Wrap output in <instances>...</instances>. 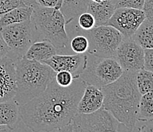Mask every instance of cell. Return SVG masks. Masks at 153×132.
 <instances>
[{
	"mask_svg": "<svg viewBox=\"0 0 153 132\" xmlns=\"http://www.w3.org/2000/svg\"><path fill=\"white\" fill-rule=\"evenodd\" d=\"M145 0H117L115 9L117 8H130L143 10Z\"/></svg>",
	"mask_w": 153,
	"mask_h": 132,
	"instance_id": "obj_26",
	"label": "cell"
},
{
	"mask_svg": "<svg viewBox=\"0 0 153 132\" xmlns=\"http://www.w3.org/2000/svg\"><path fill=\"white\" fill-rule=\"evenodd\" d=\"M91 1H93V2H102L104 0H91Z\"/></svg>",
	"mask_w": 153,
	"mask_h": 132,
	"instance_id": "obj_32",
	"label": "cell"
},
{
	"mask_svg": "<svg viewBox=\"0 0 153 132\" xmlns=\"http://www.w3.org/2000/svg\"><path fill=\"white\" fill-rule=\"evenodd\" d=\"M136 81L141 95L153 92V72L143 69L136 72Z\"/></svg>",
	"mask_w": 153,
	"mask_h": 132,
	"instance_id": "obj_21",
	"label": "cell"
},
{
	"mask_svg": "<svg viewBox=\"0 0 153 132\" xmlns=\"http://www.w3.org/2000/svg\"><path fill=\"white\" fill-rule=\"evenodd\" d=\"M146 19V14L141 9L117 8L105 25L119 31L123 38H128L133 37Z\"/></svg>",
	"mask_w": 153,
	"mask_h": 132,
	"instance_id": "obj_9",
	"label": "cell"
},
{
	"mask_svg": "<svg viewBox=\"0 0 153 132\" xmlns=\"http://www.w3.org/2000/svg\"><path fill=\"white\" fill-rule=\"evenodd\" d=\"M85 87L80 78L67 87H59L54 79L42 93L21 105V121L32 131H59L77 113Z\"/></svg>",
	"mask_w": 153,
	"mask_h": 132,
	"instance_id": "obj_1",
	"label": "cell"
},
{
	"mask_svg": "<svg viewBox=\"0 0 153 132\" xmlns=\"http://www.w3.org/2000/svg\"><path fill=\"white\" fill-rule=\"evenodd\" d=\"M56 54L57 50L50 41L41 40L33 43L24 57L30 60L44 63Z\"/></svg>",
	"mask_w": 153,
	"mask_h": 132,
	"instance_id": "obj_15",
	"label": "cell"
},
{
	"mask_svg": "<svg viewBox=\"0 0 153 132\" xmlns=\"http://www.w3.org/2000/svg\"><path fill=\"white\" fill-rule=\"evenodd\" d=\"M114 58L123 71L137 72L144 66V49L133 37L123 38L118 46Z\"/></svg>",
	"mask_w": 153,
	"mask_h": 132,
	"instance_id": "obj_10",
	"label": "cell"
},
{
	"mask_svg": "<svg viewBox=\"0 0 153 132\" xmlns=\"http://www.w3.org/2000/svg\"><path fill=\"white\" fill-rule=\"evenodd\" d=\"M104 95L101 89L86 84L83 94L78 104V113L88 114L95 112L103 106Z\"/></svg>",
	"mask_w": 153,
	"mask_h": 132,
	"instance_id": "obj_13",
	"label": "cell"
},
{
	"mask_svg": "<svg viewBox=\"0 0 153 132\" xmlns=\"http://www.w3.org/2000/svg\"><path fill=\"white\" fill-rule=\"evenodd\" d=\"M4 41L16 58L24 57L30 46L40 41L34 24L30 20L9 25L0 28Z\"/></svg>",
	"mask_w": 153,
	"mask_h": 132,
	"instance_id": "obj_8",
	"label": "cell"
},
{
	"mask_svg": "<svg viewBox=\"0 0 153 132\" xmlns=\"http://www.w3.org/2000/svg\"><path fill=\"white\" fill-rule=\"evenodd\" d=\"M88 40L83 34H77L72 39L69 40V48L75 54H85L88 49Z\"/></svg>",
	"mask_w": 153,
	"mask_h": 132,
	"instance_id": "obj_23",
	"label": "cell"
},
{
	"mask_svg": "<svg viewBox=\"0 0 153 132\" xmlns=\"http://www.w3.org/2000/svg\"><path fill=\"white\" fill-rule=\"evenodd\" d=\"M149 19L150 20H152L153 22V17H150V18H149Z\"/></svg>",
	"mask_w": 153,
	"mask_h": 132,
	"instance_id": "obj_33",
	"label": "cell"
},
{
	"mask_svg": "<svg viewBox=\"0 0 153 132\" xmlns=\"http://www.w3.org/2000/svg\"><path fill=\"white\" fill-rule=\"evenodd\" d=\"M38 5L48 8H55L56 9H60V0H36Z\"/></svg>",
	"mask_w": 153,
	"mask_h": 132,
	"instance_id": "obj_28",
	"label": "cell"
},
{
	"mask_svg": "<svg viewBox=\"0 0 153 132\" xmlns=\"http://www.w3.org/2000/svg\"><path fill=\"white\" fill-rule=\"evenodd\" d=\"M143 10L146 18L153 17V0H145Z\"/></svg>",
	"mask_w": 153,
	"mask_h": 132,
	"instance_id": "obj_30",
	"label": "cell"
},
{
	"mask_svg": "<svg viewBox=\"0 0 153 132\" xmlns=\"http://www.w3.org/2000/svg\"><path fill=\"white\" fill-rule=\"evenodd\" d=\"M74 77L72 73L66 70H60L56 72L55 76L56 83L59 85V87H67L70 86L74 81Z\"/></svg>",
	"mask_w": 153,
	"mask_h": 132,
	"instance_id": "obj_25",
	"label": "cell"
},
{
	"mask_svg": "<svg viewBox=\"0 0 153 132\" xmlns=\"http://www.w3.org/2000/svg\"><path fill=\"white\" fill-rule=\"evenodd\" d=\"M34 8L30 6H20L5 12L0 18V28L20 22L30 20Z\"/></svg>",
	"mask_w": 153,
	"mask_h": 132,
	"instance_id": "obj_18",
	"label": "cell"
},
{
	"mask_svg": "<svg viewBox=\"0 0 153 132\" xmlns=\"http://www.w3.org/2000/svg\"><path fill=\"white\" fill-rule=\"evenodd\" d=\"M133 39L143 49H153V22L146 18L143 22L135 34Z\"/></svg>",
	"mask_w": 153,
	"mask_h": 132,
	"instance_id": "obj_19",
	"label": "cell"
},
{
	"mask_svg": "<svg viewBox=\"0 0 153 132\" xmlns=\"http://www.w3.org/2000/svg\"><path fill=\"white\" fill-rule=\"evenodd\" d=\"M38 4L36 0H0V18L5 12L20 6L35 8Z\"/></svg>",
	"mask_w": 153,
	"mask_h": 132,
	"instance_id": "obj_22",
	"label": "cell"
},
{
	"mask_svg": "<svg viewBox=\"0 0 153 132\" xmlns=\"http://www.w3.org/2000/svg\"><path fill=\"white\" fill-rule=\"evenodd\" d=\"M90 0H60L59 11L66 19V24L73 22L82 12L87 11Z\"/></svg>",
	"mask_w": 153,
	"mask_h": 132,
	"instance_id": "obj_17",
	"label": "cell"
},
{
	"mask_svg": "<svg viewBox=\"0 0 153 132\" xmlns=\"http://www.w3.org/2000/svg\"><path fill=\"white\" fill-rule=\"evenodd\" d=\"M10 52V48L8 47L5 41H4L2 34L0 32V60L7 56Z\"/></svg>",
	"mask_w": 153,
	"mask_h": 132,
	"instance_id": "obj_29",
	"label": "cell"
},
{
	"mask_svg": "<svg viewBox=\"0 0 153 132\" xmlns=\"http://www.w3.org/2000/svg\"><path fill=\"white\" fill-rule=\"evenodd\" d=\"M145 69L153 72V49H144Z\"/></svg>",
	"mask_w": 153,
	"mask_h": 132,
	"instance_id": "obj_27",
	"label": "cell"
},
{
	"mask_svg": "<svg viewBox=\"0 0 153 132\" xmlns=\"http://www.w3.org/2000/svg\"><path fill=\"white\" fill-rule=\"evenodd\" d=\"M30 21L37 30L40 41H50L57 52L69 48V38L66 27L67 24L59 9L37 5L34 8Z\"/></svg>",
	"mask_w": 153,
	"mask_h": 132,
	"instance_id": "obj_4",
	"label": "cell"
},
{
	"mask_svg": "<svg viewBox=\"0 0 153 132\" xmlns=\"http://www.w3.org/2000/svg\"><path fill=\"white\" fill-rule=\"evenodd\" d=\"M108 1H109V2H112V3L114 4V5H115V4H116V2H117V0H108Z\"/></svg>",
	"mask_w": 153,
	"mask_h": 132,
	"instance_id": "obj_31",
	"label": "cell"
},
{
	"mask_svg": "<svg viewBox=\"0 0 153 132\" xmlns=\"http://www.w3.org/2000/svg\"><path fill=\"white\" fill-rule=\"evenodd\" d=\"M115 5L108 0L96 2L90 0L87 12H90L95 19V26L105 25L115 11Z\"/></svg>",
	"mask_w": 153,
	"mask_h": 132,
	"instance_id": "obj_16",
	"label": "cell"
},
{
	"mask_svg": "<svg viewBox=\"0 0 153 132\" xmlns=\"http://www.w3.org/2000/svg\"><path fill=\"white\" fill-rule=\"evenodd\" d=\"M76 34H83L88 40V54L98 57H115L117 49L123 37L119 31L111 25L95 26L91 30H82L77 25Z\"/></svg>",
	"mask_w": 153,
	"mask_h": 132,
	"instance_id": "obj_6",
	"label": "cell"
},
{
	"mask_svg": "<svg viewBox=\"0 0 153 132\" xmlns=\"http://www.w3.org/2000/svg\"><path fill=\"white\" fill-rule=\"evenodd\" d=\"M153 120V92L141 95L139 104L137 122H149Z\"/></svg>",
	"mask_w": 153,
	"mask_h": 132,
	"instance_id": "obj_20",
	"label": "cell"
},
{
	"mask_svg": "<svg viewBox=\"0 0 153 132\" xmlns=\"http://www.w3.org/2000/svg\"><path fill=\"white\" fill-rule=\"evenodd\" d=\"M136 72L123 71L116 81L101 88L103 107L130 131H133L138 120L142 95L136 85Z\"/></svg>",
	"mask_w": 153,
	"mask_h": 132,
	"instance_id": "obj_2",
	"label": "cell"
},
{
	"mask_svg": "<svg viewBox=\"0 0 153 132\" xmlns=\"http://www.w3.org/2000/svg\"><path fill=\"white\" fill-rule=\"evenodd\" d=\"M87 54H55L43 63L48 65L55 72L66 70L70 72L75 79L79 76L86 64Z\"/></svg>",
	"mask_w": 153,
	"mask_h": 132,
	"instance_id": "obj_12",
	"label": "cell"
},
{
	"mask_svg": "<svg viewBox=\"0 0 153 132\" xmlns=\"http://www.w3.org/2000/svg\"><path fill=\"white\" fill-rule=\"evenodd\" d=\"M15 60L10 52L0 60V102L12 99L16 93Z\"/></svg>",
	"mask_w": 153,
	"mask_h": 132,
	"instance_id": "obj_11",
	"label": "cell"
},
{
	"mask_svg": "<svg viewBox=\"0 0 153 132\" xmlns=\"http://www.w3.org/2000/svg\"><path fill=\"white\" fill-rule=\"evenodd\" d=\"M86 54L85 66L79 76L86 84L101 89L116 81L123 73V69L114 57H98Z\"/></svg>",
	"mask_w": 153,
	"mask_h": 132,
	"instance_id": "obj_5",
	"label": "cell"
},
{
	"mask_svg": "<svg viewBox=\"0 0 153 132\" xmlns=\"http://www.w3.org/2000/svg\"><path fill=\"white\" fill-rule=\"evenodd\" d=\"M19 104L12 99L0 102V128L5 131H12L17 128L21 121Z\"/></svg>",
	"mask_w": 153,
	"mask_h": 132,
	"instance_id": "obj_14",
	"label": "cell"
},
{
	"mask_svg": "<svg viewBox=\"0 0 153 132\" xmlns=\"http://www.w3.org/2000/svg\"><path fill=\"white\" fill-rule=\"evenodd\" d=\"M15 71L16 93L13 99L19 106L42 93L56 73L48 65L25 57L16 58Z\"/></svg>",
	"mask_w": 153,
	"mask_h": 132,
	"instance_id": "obj_3",
	"label": "cell"
},
{
	"mask_svg": "<svg viewBox=\"0 0 153 132\" xmlns=\"http://www.w3.org/2000/svg\"><path fill=\"white\" fill-rule=\"evenodd\" d=\"M120 122L104 107L91 113H76L70 123L59 131H117Z\"/></svg>",
	"mask_w": 153,
	"mask_h": 132,
	"instance_id": "obj_7",
	"label": "cell"
},
{
	"mask_svg": "<svg viewBox=\"0 0 153 132\" xmlns=\"http://www.w3.org/2000/svg\"><path fill=\"white\" fill-rule=\"evenodd\" d=\"M77 26L82 30H91L95 27V19L90 12H85L79 15L77 18Z\"/></svg>",
	"mask_w": 153,
	"mask_h": 132,
	"instance_id": "obj_24",
	"label": "cell"
}]
</instances>
